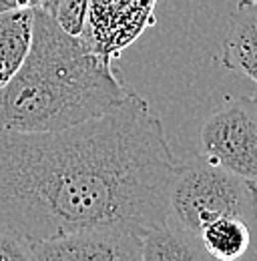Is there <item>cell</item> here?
Returning a JSON list of instances; mask_svg holds the SVG:
<instances>
[{
  "mask_svg": "<svg viewBox=\"0 0 257 261\" xmlns=\"http://www.w3.org/2000/svg\"><path fill=\"white\" fill-rule=\"evenodd\" d=\"M223 66L245 74L257 85V4L241 0L229 18V29L221 42Z\"/></svg>",
  "mask_w": 257,
  "mask_h": 261,
  "instance_id": "7",
  "label": "cell"
},
{
  "mask_svg": "<svg viewBox=\"0 0 257 261\" xmlns=\"http://www.w3.org/2000/svg\"><path fill=\"white\" fill-rule=\"evenodd\" d=\"M251 2H255V4H257V0H251Z\"/></svg>",
  "mask_w": 257,
  "mask_h": 261,
  "instance_id": "15",
  "label": "cell"
},
{
  "mask_svg": "<svg viewBox=\"0 0 257 261\" xmlns=\"http://www.w3.org/2000/svg\"><path fill=\"white\" fill-rule=\"evenodd\" d=\"M177 165L161 119L137 93L68 129H0V225L31 245L95 227L145 235L171 221Z\"/></svg>",
  "mask_w": 257,
  "mask_h": 261,
  "instance_id": "1",
  "label": "cell"
},
{
  "mask_svg": "<svg viewBox=\"0 0 257 261\" xmlns=\"http://www.w3.org/2000/svg\"><path fill=\"white\" fill-rule=\"evenodd\" d=\"M59 4H61V0H40V2H38V6H40L44 12L53 14V16H55V12H57Z\"/></svg>",
  "mask_w": 257,
  "mask_h": 261,
  "instance_id": "14",
  "label": "cell"
},
{
  "mask_svg": "<svg viewBox=\"0 0 257 261\" xmlns=\"http://www.w3.org/2000/svg\"><path fill=\"white\" fill-rule=\"evenodd\" d=\"M32 259V245L14 231L0 225V261Z\"/></svg>",
  "mask_w": 257,
  "mask_h": 261,
  "instance_id": "12",
  "label": "cell"
},
{
  "mask_svg": "<svg viewBox=\"0 0 257 261\" xmlns=\"http://www.w3.org/2000/svg\"><path fill=\"white\" fill-rule=\"evenodd\" d=\"M199 155L257 183V98H231L199 130Z\"/></svg>",
  "mask_w": 257,
  "mask_h": 261,
  "instance_id": "4",
  "label": "cell"
},
{
  "mask_svg": "<svg viewBox=\"0 0 257 261\" xmlns=\"http://www.w3.org/2000/svg\"><path fill=\"white\" fill-rule=\"evenodd\" d=\"M131 93L85 36L64 33L53 14L34 6L31 53L0 89V129H68L115 109Z\"/></svg>",
  "mask_w": 257,
  "mask_h": 261,
  "instance_id": "2",
  "label": "cell"
},
{
  "mask_svg": "<svg viewBox=\"0 0 257 261\" xmlns=\"http://www.w3.org/2000/svg\"><path fill=\"white\" fill-rule=\"evenodd\" d=\"M159 0H91L83 36L109 63L155 24Z\"/></svg>",
  "mask_w": 257,
  "mask_h": 261,
  "instance_id": "6",
  "label": "cell"
},
{
  "mask_svg": "<svg viewBox=\"0 0 257 261\" xmlns=\"http://www.w3.org/2000/svg\"><path fill=\"white\" fill-rule=\"evenodd\" d=\"M209 253L199 233L173 229L169 223L143 235V261H203Z\"/></svg>",
  "mask_w": 257,
  "mask_h": 261,
  "instance_id": "9",
  "label": "cell"
},
{
  "mask_svg": "<svg viewBox=\"0 0 257 261\" xmlns=\"http://www.w3.org/2000/svg\"><path fill=\"white\" fill-rule=\"evenodd\" d=\"M169 213L179 227L193 233H201L221 217H239L253 227L257 225V183L199 155L177 165Z\"/></svg>",
  "mask_w": 257,
  "mask_h": 261,
  "instance_id": "3",
  "label": "cell"
},
{
  "mask_svg": "<svg viewBox=\"0 0 257 261\" xmlns=\"http://www.w3.org/2000/svg\"><path fill=\"white\" fill-rule=\"evenodd\" d=\"M14 8H31L24 4V0H0V12L14 10Z\"/></svg>",
  "mask_w": 257,
  "mask_h": 261,
  "instance_id": "13",
  "label": "cell"
},
{
  "mask_svg": "<svg viewBox=\"0 0 257 261\" xmlns=\"http://www.w3.org/2000/svg\"><path fill=\"white\" fill-rule=\"evenodd\" d=\"M34 8L0 12V89L20 70L32 46Z\"/></svg>",
  "mask_w": 257,
  "mask_h": 261,
  "instance_id": "8",
  "label": "cell"
},
{
  "mask_svg": "<svg viewBox=\"0 0 257 261\" xmlns=\"http://www.w3.org/2000/svg\"><path fill=\"white\" fill-rule=\"evenodd\" d=\"M34 261H143V233L95 227L64 233L32 245Z\"/></svg>",
  "mask_w": 257,
  "mask_h": 261,
  "instance_id": "5",
  "label": "cell"
},
{
  "mask_svg": "<svg viewBox=\"0 0 257 261\" xmlns=\"http://www.w3.org/2000/svg\"><path fill=\"white\" fill-rule=\"evenodd\" d=\"M199 235L211 259H241L251 245V225L239 217L215 219Z\"/></svg>",
  "mask_w": 257,
  "mask_h": 261,
  "instance_id": "10",
  "label": "cell"
},
{
  "mask_svg": "<svg viewBox=\"0 0 257 261\" xmlns=\"http://www.w3.org/2000/svg\"><path fill=\"white\" fill-rule=\"evenodd\" d=\"M89 6L91 0H61L55 20L64 33L72 36H83L87 29V18H89Z\"/></svg>",
  "mask_w": 257,
  "mask_h": 261,
  "instance_id": "11",
  "label": "cell"
}]
</instances>
